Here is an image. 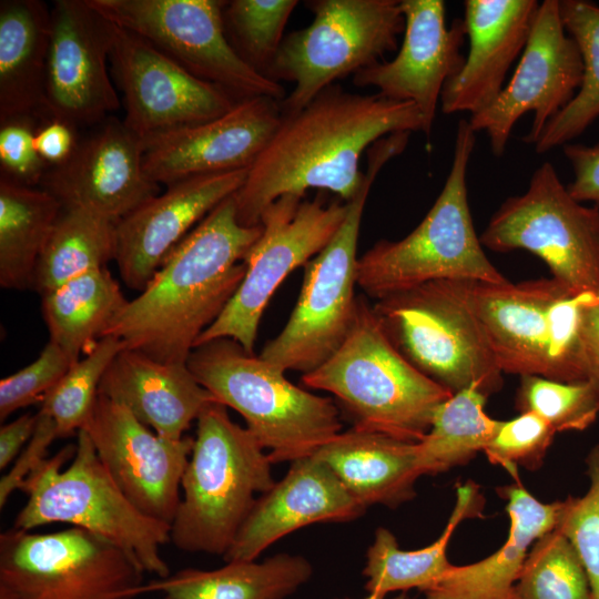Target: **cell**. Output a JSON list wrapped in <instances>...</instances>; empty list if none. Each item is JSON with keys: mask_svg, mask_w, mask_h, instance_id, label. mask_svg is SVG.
<instances>
[{"mask_svg": "<svg viewBox=\"0 0 599 599\" xmlns=\"http://www.w3.org/2000/svg\"><path fill=\"white\" fill-rule=\"evenodd\" d=\"M99 395L126 407L160 436L179 440L214 398L186 363H163L123 348L105 370Z\"/></svg>", "mask_w": 599, "mask_h": 599, "instance_id": "cell-26", "label": "cell"}, {"mask_svg": "<svg viewBox=\"0 0 599 599\" xmlns=\"http://www.w3.org/2000/svg\"><path fill=\"white\" fill-rule=\"evenodd\" d=\"M314 18L284 37L270 78L294 83L280 102L296 113L336 80L353 75L396 50L405 19L398 0H311Z\"/></svg>", "mask_w": 599, "mask_h": 599, "instance_id": "cell-10", "label": "cell"}, {"mask_svg": "<svg viewBox=\"0 0 599 599\" xmlns=\"http://www.w3.org/2000/svg\"><path fill=\"white\" fill-rule=\"evenodd\" d=\"M78 142L77 129L58 120L42 124L34 136L39 155L50 166L64 163L72 155Z\"/></svg>", "mask_w": 599, "mask_h": 599, "instance_id": "cell-48", "label": "cell"}, {"mask_svg": "<svg viewBox=\"0 0 599 599\" xmlns=\"http://www.w3.org/2000/svg\"><path fill=\"white\" fill-rule=\"evenodd\" d=\"M520 413L530 412L557 432L585 430L599 414V379L566 383L538 375L520 376L516 394Z\"/></svg>", "mask_w": 599, "mask_h": 599, "instance_id": "cell-40", "label": "cell"}, {"mask_svg": "<svg viewBox=\"0 0 599 599\" xmlns=\"http://www.w3.org/2000/svg\"><path fill=\"white\" fill-rule=\"evenodd\" d=\"M186 364L215 402L244 418L273 464L313 456L342 432L333 399L294 385L232 338L194 347Z\"/></svg>", "mask_w": 599, "mask_h": 599, "instance_id": "cell-6", "label": "cell"}, {"mask_svg": "<svg viewBox=\"0 0 599 599\" xmlns=\"http://www.w3.org/2000/svg\"><path fill=\"white\" fill-rule=\"evenodd\" d=\"M582 341L591 379H599V298L582 311Z\"/></svg>", "mask_w": 599, "mask_h": 599, "instance_id": "cell-50", "label": "cell"}, {"mask_svg": "<svg viewBox=\"0 0 599 599\" xmlns=\"http://www.w3.org/2000/svg\"><path fill=\"white\" fill-rule=\"evenodd\" d=\"M365 599H384V598H375V597L368 596ZM393 599H410V598L405 592H403L399 596L394 597Z\"/></svg>", "mask_w": 599, "mask_h": 599, "instance_id": "cell-51", "label": "cell"}, {"mask_svg": "<svg viewBox=\"0 0 599 599\" xmlns=\"http://www.w3.org/2000/svg\"><path fill=\"white\" fill-rule=\"evenodd\" d=\"M409 133L386 135L367 151V169L347 215L329 243L305 264L301 293L284 328L258 355L282 372L309 373L343 344L355 318L357 243L370 187L382 167L400 154Z\"/></svg>", "mask_w": 599, "mask_h": 599, "instance_id": "cell-8", "label": "cell"}, {"mask_svg": "<svg viewBox=\"0 0 599 599\" xmlns=\"http://www.w3.org/2000/svg\"><path fill=\"white\" fill-rule=\"evenodd\" d=\"M590 486L581 497L560 501L556 529L573 546L588 575L593 599H599V445L585 459Z\"/></svg>", "mask_w": 599, "mask_h": 599, "instance_id": "cell-42", "label": "cell"}, {"mask_svg": "<svg viewBox=\"0 0 599 599\" xmlns=\"http://www.w3.org/2000/svg\"><path fill=\"white\" fill-rule=\"evenodd\" d=\"M145 142L123 121L110 119L85 139L72 155L50 166L40 185L62 207H81L118 223L159 193L143 166Z\"/></svg>", "mask_w": 599, "mask_h": 599, "instance_id": "cell-20", "label": "cell"}, {"mask_svg": "<svg viewBox=\"0 0 599 599\" xmlns=\"http://www.w3.org/2000/svg\"><path fill=\"white\" fill-rule=\"evenodd\" d=\"M55 438L58 434L54 422L50 416L38 412L37 426L31 439L14 460L12 468L0 479L1 508L10 495L21 488L32 470L45 459L47 449Z\"/></svg>", "mask_w": 599, "mask_h": 599, "instance_id": "cell-46", "label": "cell"}, {"mask_svg": "<svg viewBox=\"0 0 599 599\" xmlns=\"http://www.w3.org/2000/svg\"><path fill=\"white\" fill-rule=\"evenodd\" d=\"M144 571L113 544L78 527L0 535V595L7 599H132Z\"/></svg>", "mask_w": 599, "mask_h": 599, "instance_id": "cell-11", "label": "cell"}, {"mask_svg": "<svg viewBox=\"0 0 599 599\" xmlns=\"http://www.w3.org/2000/svg\"><path fill=\"white\" fill-rule=\"evenodd\" d=\"M110 65L122 92L123 123L149 142L215 119L238 101L192 75L140 35L114 24Z\"/></svg>", "mask_w": 599, "mask_h": 599, "instance_id": "cell-16", "label": "cell"}, {"mask_svg": "<svg viewBox=\"0 0 599 599\" xmlns=\"http://www.w3.org/2000/svg\"><path fill=\"white\" fill-rule=\"evenodd\" d=\"M123 348L118 337L103 336L44 396L39 412L52 418L58 438L77 435L83 428L98 399L101 379Z\"/></svg>", "mask_w": 599, "mask_h": 599, "instance_id": "cell-39", "label": "cell"}, {"mask_svg": "<svg viewBox=\"0 0 599 599\" xmlns=\"http://www.w3.org/2000/svg\"><path fill=\"white\" fill-rule=\"evenodd\" d=\"M464 26L468 55L440 94L445 114L488 108L504 89L505 78L522 53L539 2L536 0H466Z\"/></svg>", "mask_w": 599, "mask_h": 599, "instance_id": "cell-24", "label": "cell"}, {"mask_svg": "<svg viewBox=\"0 0 599 599\" xmlns=\"http://www.w3.org/2000/svg\"><path fill=\"white\" fill-rule=\"evenodd\" d=\"M423 132L412 102L359 94L332 84L296 113L282 120L266 148L233 194L243 226L260 225L264 210L285 194L305 196L309 189L329 191L349 202L364 173L361 158L373 143L398 132Z\"/></svg>", "mask_w": 599, "mask_h": 599, "instance_id": "cell-1", "label": "cell"}, {"mask_svg": "<svg viewBox=\"0 0 599 599\" xmlns=\"http://www.w3.org/2000/svg\"><path fill=\"white\" fill-rule=\"evenodd\" d=\"M125 497L144 515L171 525L194 438L173 440L102 395L82 428Z\"/></svg>", "mask_w": 599, "mask_h": 599, "instance_id": "cell-18", "label": "cell"}, {"mask_svg": "<svg viewBox=\"0 0 599 599\" xmlns=\"http://www.w3.org/2000/svg\"><path fill=\"white\" fill-rule=\"evenodd\" d=\"M115 26L140 35L192 75L237 101L270 97L284 87L250 68L226 40L220 0H88Z\"/></svg>", "mask_w": 599, "mask_h": 599, "instance_id": "cell-14", "label": "cell"}, {"mask_svg": "<svg viewBox=\"0 0 599 599\" xmlns=\"http://www.w3.org/2000/svg\"><path fill=\"white\" fill-rule=\"evenodd\" d=\"M487 398L471 386L438 406L428 433L417 443L424 475L466 464L484 451L499 424L484 410Z\"/></svg>", "mask_w": 599, "mask_h": 599, "instance_id": "cell-36", "label": "cell"}, {"mask_svg": "<svg viewBox=\"0 0 599 599\" xmlns=\"http://www.w3.org/2000/svg\"><path fill=\"white\" fill-rule=\"evenodd\" d=\"M567 292L571 291L552 277L517 284L474 282V309L502 373L547 378L548 309Z\"/></svg>", "mask_w": 599, "mask_h": 599, "instance_id": "cell-25", "label": "cell"}, {"mask_svg": "<svg viewBox=\"0 0 599 599\" xmlns=\"http://www.w3.org/2000/svg\"><path fill=\"white\" fill-rule=\"evenodd\" d=\"M262 226H243L233 195L173 250L146 287L109 327L124 348L163 363H186L200 335L222 314L245 276L243 262Z\"/></svg>", "mask_w": 599, "mask_h": 599, "instance_id": "cell-2", "label": "cell"}, {"mask_svg": "<svg viewBox=\"0 0 599 599\" xmlns=\"http://www.w3.org/2000/svg\"><path fill=\"white\" fill-rule=\"evenodd\" d=\"M20 489L28 500L14 529L69 524L113 544L144 572L158 578L171 575L160 552L170 541L171 525L144 515L125 497L83 429L75 445L43 459Z\"/></svg>", "mask_w": 599, "mask_h": 599, "instance_id": "cell-5", "label": "cell"}, {"mask_svg": "<svg viewBox=\"0 0 599 599\" xmlns=\"http://www.w3.org/2000/svg\"><path fill=\"white\" fill-rule=\"evenodd\" d=\"M0 599H7L4 596L0 595Z\"/></svg>", "mask_w": 599, "mask_h": 599, "instance_id": "cell-52", "label": "cell"}, {"mask_svg": "<svg viewBox=\"0 0 599 599\" xmlns=\"http://www.w3.org/2000/svg\"><path fill=\"white\" fill-rule=\"evenodd\" d=\"M114 23L88 0H55L47 64L49 121L78 128L100 124L120 106L109 63Z\"/></svg>", "mask_w": 599, "mask_h": 599, "instance_id": "cell-17", "label": "cell"}, {"mask_svg": "<svg viewBox=\"0 0 599 599\" xmlns=\"http://www.w3.org/2000/svg\"><path fill=\"white\" fill-rule=\"evenodd\" d=\"M41 297L49 341L73 363L105 336L129 302L108 267L72 278Z\"/></svg>", "mask_w": 599, "mask_h": 599, "instance_id": "cell-32", "label": "cell"}, {"mask_svg": "<svg viewBox=\"0 0 599 599\" xmlns=\"http://www.w3.org/2000/svg\"><path fill=\"white\" fill-rule=\"evenodd\" d=\"M555 434L540 416L530 412L520 413L510 420H499L484 453L493 464L502 466L517 479L518 466L527 470L541 466Z\"/></svg>", "mask_w": 599, "mask_h": 599, "instance_id": "cell-43", "label": "cell"}, {"mask_svg": "<svg viewBox=\"0 0 599 599\" xmlns=\"http://www.w3.org/2000/svg\"><path fill=\"white\" fill-rule=\"evenodd\" d=\"M498 491L510 519L505 544L475 564L453 566L424 591L426 599H512L528 548L556 528L560 501L540 502L519 481Z\"/></svg>", "mask_w": 599, "mask_h": 599, "instance_id": "cell-29", "label": "cell"}, {"mask_svg": "<svg viewBox=\"0 0 599 599\" xmlns=\"http://www.w3.org/2000/svg\"><path fill=\"white\" fill-rule=\"evenodd\" d=\"M479 238L496 252L537 255L573 293L599 294V209L575 200L550 162L532 173L524 194L502 202Z\"/></svg>", "mask_w": 599, "mask_h": 599, "instance_id": "cell-12", "label": "cell"}, {"mask_svg": "<svg viewBox=\"0 0 599 599\" xmlns=\"http://www.w3.org/2000/svg\"><path fill=\"white\" fill-rule=\"evenodd\" d=\"M226 408L212 400L196 419L170 530V541L182 551L224 556L256 495L275 484L268 453L246 427L231 419Z\"/></svg>", "mask_w": 599, "mask_h": 599, "instance_id": "cell-4", "label": "cell"}, {"mask_svg": "<svg viewBox=\"0 0 599 599\" xmlns=\"http://www.w3.org/2000/svg\"><path fill=\"white\" fill-rule=\"evenodd\" d=\"M474 281L435 280L373 305L395 347L423 374L453 394L475 386L487 397L502 372L476 315Z\"/></svg>", "mask_w": 599, "mask_h": 599, "instance_id": "cell-9", "label": "cell"}, {"mask_svg": "<svg viewBox=\"0 0 599 599\" xmlns=\"http://www.w3.org/2000/svg\"><path fill=\"white\" fill-rule=\"evenodd\" d=\"M247 172L203 174L174 182L123 216L116 223L114 260L123 283L142 292L183 238L241 189Z\"/></svg>", "mask_w": 599, "mask_h": 599, "instance_id": "cell-22", "label": "cell"}, {"mask_svg": "<svg viewBox=\"0 0 599 599\" xmlns=\"http://www.w3.org/2000/svg\"><path fill=\"white\" fill-rule=\"evenodd\" d=\"M51 8L40 0L0 2V124L49 121L45 110Z\"/></svg>", "mask_w": 599, "mask_h": 599, "instance_id": "cell-28", "label": "cell"}, {"mask_svg": "<svg viewBox=\"0 0 599 599\" xmlns=\"http://www.w3.org/2000/svg\"><path fill=\"white\" fill-rule=\"evenodd\" d=\"M285 194L262 213V232L246 253L245 276L216 321L195 346L232 338L254 354L266 305L285 277L316 256L333 238L348 212V202L325 204L318 197Z\"/></svg>", "mask_w": 599, "mask_h": 599, "instance_id": "cell-13", "label": "cell"}, {"mask_svg": "<svg viewBox=\"0 0 599 599\" xmlns=\"http://www.w3.org/2000/svg\"><path fill=\"white\" fill-rule=\"evenodd\" d=\"M312 575L309 561L277 554L264 561H226L201 570L186 568L142 585L140 593L160 592L164 599H284Z\"/></svg>", "mask_w": 599, "mask_h": 599, "instance_id": "cell-30", "label": "cell"}, {"mask_svg": "<svg viewBox=\"0 0 599 599\" xmlns=\"http://www.w3.org/2000/svg\"><path fill=\"white\" fill-rule=\"evenodd\" d=\"M297 0H232L222 10L226 40L250 68L270 78ZM271 79V78H270Z\"/></svg>", "mask_w": 599, "mask_h": 599, "instance_id": "cell-37", "label": "cell"}, {"mask_svg": "<svg viewBox=\"0 0 599 599\" xmlns=\"http://www.w3.org/2000/svg\"><path fill=\"white\" fill-rule=\"evenodd\" d=\"M37 130L33 123L26 121L9 122L0 126L1 173L31 187L40 185L48 170L35 149Z\"/></svg>", "mask_w": 599, "mask_h": 599, "instance_id": "cell-45", "label": "cell"}, {"mask_svg": "<svg viewBox=\"0 0 599 599\" xmlns=\"http://www.w3.org/2000/svg\"><path fill=\"white\" fill-rule=\"evenodd\" d=\"M280 102L270 97L244 99L215 119L149 142L146 175L167 186L195 175L248 170L281 123Z\"/></svg>", "mask_w": 599, "mask_h": 599, "instance_id": "cell-21", "label": "cell"}, {"mask_svg": "<svg viewBox=\"0 0 599 599\" xmlns=\"http://www.w3.org/2000/svg\"><path fill=\"white\" fill-rule=\"evenodd\" d=\"M115 254V222L85 209L62 207L37 262L30 290L43 295L106 267Z\"/></svg>", "mask_w": 599, "mask_h": 599, "instance_id": "cell-34", "label": "cell"}, {"mask_svg": "<svg viewBox=\"0 0 599 599\" xmlns=\"http://www.w3.org/2000/svg\"><path fill=\"white\" fill-rule=\"evenodd\" d=\"M38 414H23L0 428V468L4 469L14 461L23 445L34 433Z\"/></svg>", "mask_w": 599, "mask_h": 599, "instance_id": "cell-49", "label": "cell"}, {"mask_svg": "<svg viewBox=\"0 0 599 599\" xmlns=\"http://www.w3.org/2000/svg\"><path fill=\"white\" fill-rule=\"evenodd\" d=\"M400 8L405 29L397 55L356 72L353 82L376 88L389 100L414 103L429 140L443 88L465 62V26L456 19L447 28L441 0H400Z\"/></svg>", "mask_w": 599, "mask_h": 599, "instance_id": "cell-19", "label": "cell"}, {"mask_svg": "<svg viewBox=\"0 0 599 599\" xmlns=\"http://www.w3.org/2000/svg\"><path fill=\"white\" fill-rule=\"evenodd\" d=\"M365 511L322 460L301 458L257 497L223 557L225 561L256 560L267 547L302 527L353 521Z\"/></svg>", "mask_w": 599, "mask_h": 599, "instance_id": "cell-23", "label": "cell"}, {"mask_svg": "<svg viewBox=\"0 0 599 599\" xmlns=\"http://www.w3.org/2000/svg\"><path fill=\"white\" fill-rule=\"evenodd\" d=\"M74 363L54 343L48 342L29 365L0 380V419L40 403Z\"/></svg>", "mask_w": 599, "mask_h": 599, "instance_id": "cell-44", "label": "cell"}, {"mask_svg": "<svg viewBox=\"0 0 599 599\" xmlns=\"http://www.w3.org/2000/svg\"><path fill=\"white\" fill-rule=\"evenodd\" d=\"M62 211L48 191L0 174V285L30 290L40 254Z\"/></svg>", "mask_w": 599, "mask_h": 599, "instance_id": "cell-33", "label": "cell"}, {"mask_svg": "<svg viewBox=\"0 0 599 599\" xmlns=\"http://www.w3.org/2000/svg\"><path fill=\"white\" fill-rule=\"evenodd\" d=\"M562 150L573 171V180L567 186L569 193L580 203L589 201L599 207V143H568Z\"/></svg>", "mask_w": 599, "mask_h": 599, "instance_id": "cell-47", "label": "cell"}, {"mask_svg": "<svg viewBox=\"0 0 599 599\" xmlns=\"http://www.w3.org/2000/svg\"><path fill=\"white\" fill-rule=\"evenodd\" d=\"M475 134L468 120L458 121L448 176L423 221L358 257L357 285L368 296L377 301L435 280L508 282L485 254L470 214L466 175Z\"/></svg>", "mask_w": 599, "mask_h": 599, "instance_id": "cell-7", "label": "cell"}, {"mask_svg": "<svg viewBox=\"0 0 599 599\" xmlns=\"http://www.w3.org/2000/svg\"><path fill=\"white\" fill-rule=\"evenodd\" d=\"M313 456L322 460L366 509L397 507L415 497L424 475L418 445L383 433L352 427L341 432Z\"/></svg>", "mask_w": 599, "mask_h": 599, "instance_id": "cell-27", "label": "cell"}, {"mask_svg": "<svg viewBox=\"0 0 599 599\" xmlns=\"http://www.w3.org/2000/svg\"><path fill=\"white\" fill-rule=\"evenodd\" d=\"M512 599H593L577 551L556 528L536 540L525 560Z\"/></svg>", "mask_w": 599, "mask_h": 599, "instance_id": "cell-38", "label": "cell"}, {"mask_svg": "<svg viewBox=\"0 0 599 599\" xmlns=\"http://www.w3.org/2000/svg\"><path fill=\"white\" fill-rule=\"evenodd\" d=\"M582 77L581 54L567 35L559 0H545L510 81L488 108L470 115L468 122L475 132L488 134L494 155L501 156L516 122L532 111L531 128L522 140L534 144L545 125L573 99Z\"/></svg>", "mask_w": 599, "mask_h": 599, "instance_id": "cell-15", "label": "cell"}, {"mask_svg": "<svg viewBox=\"0 0 599 599\" xmlns=\"http://www.w3.org/2000/svg\"><path fill=\"white\" fill-rule=\"evenodd\" d=\"M591 292H567L549 307L548 376L547 378L577 383L591 379L582 341L583 307L598 300Z\"/></svg>", "mask_w": 599, "mask_h": 599, "instance_id": "cell-41", "label": "cell"}, {"mask_svg": "<svg viewBox=\"0 0 599 599\" xmlns=\"http://www.w3.org/2000/svg\"><path fill=\"white\" fill-rule=\"evenodd\" d=\"M559 8L564 27L580 51L583 77L573 99L534 143L539 154L568 144L599 118V6L587 0H559Z\"/></svg>", "mask_w": 599, "mask_h": 599, "instance_id": "cell-35", "label": "cell"}, {"mask_svg": "<svg viewBox=\"0 0 599 599\" xmlns=\"http://www.w3.org/2000/svg\"><path fill=\"white\" fill-rule=\"evenodd\" d=\"M483 509L478 488L471 481L457 487L456 504L449 520L429 546L417 550H402L395 536L386 528L375 531L369 546L363 575L367 578L369 596L384 598L386 593L417 588L425 591L448 572L454 565L447 559V546L456 527Z\"/></svg>", "mask_w": 599, "mask_h": 599, "instance_id": "cell-31", "label": "cell"}, {"mask_svg": "<svg viewBox=\"0 0 599 599\" xmlns=\"http://www.w3.org/2000/svg\"><path fill=\"white\" fill-rule=\"evenodd\" d=\"M302 382L332 394L354 427L414 443L424 438L436 409L453 395L405 358L361 296L343 344L303 374Z\"/></svg>", "mask_w": 599, "mask_h": 599, "instance_id": "cell-3", "label": "cell"}]
</instances>
